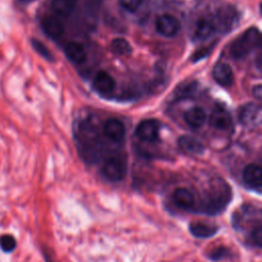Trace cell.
Instances as JSON below:
<instances>
[{
	"label": "cell",
	"mask_w": 262,
	"mask_h": 262,
	"mask_svg": "<svg viewBox=\"0 0 262 262\" xmlns=\"http://www.w3.org/2000/svg\"><path fill=\"white\" fill-rule=\"evenodd\" d=\"M232 188L222 177H214L209 180L200 196L196 195V209L194 214L210 217L222 214L231 203Z\"/></svg>",
	"instance_id": "cell-1"
},
{
	"label": "cell",
	"mask_w": 262,
	"mask_h": 262,
	"mask_svg": "<svg viewBox=\"0 0 262 262\" xmlns=\"http://www.w3.org/2000/svg\"><path fill=\"white\" fill-rule=\"evenodd\" d=\"M231 226L234 231L243 233L246 237L250 232L262 226V210L259 205L244 203L231 214Z\"/></svg>",
	"instance_id": "cell-2"
},
{
	"label": "cell",
	"mask_w": 262,
	"mask_h": 262,
	"mask_svg": "<svg viewBox=\"0 0 262 262\" xmlns=\"http://www.w3.org/2000/svg\"><path fill=\"white\" fill-rule=\"evenodd\" d=\"M260 44V32L257 28H250L235 39L230 46V55L234 59L247 56Z\"/></svg>",
	"instance_id": "cell-3"
},
{
	"label": "cell",
	"mask_w": 262,
	"mask_h": 262,
	"mask_svg": "<svg viewBox=\"0 0 262 262\" xmlns=\"http://www.w3.org/2000/svg\"><path fill=\"white\" fill-rule=\"evenodd\" d=\"M101 175L111 182L122 181L127 174V161L122 155L108 156L100 168Z\"/></svg>",
	"instance_id": "cell-4"
},
{
	"label": "cell",
	"mask_w": 262,
	"mask_h": 262,
	"mask_svg": "<svg viewBox=\"0 0 262 262\" xmlns=\"http://www.w3.org/2000/svg\"><path fill=\"white\" fill-rule=\"evenodd\" d=\"M171 201L174 207L186 213H195L196 194L188 187H177L171 194Z\"/></svg>",
	"instance_id": "cell-5"
},
{
	"label": "cell",
	"mask_w": 262,
	"mask_h": 262,
	"mask_svg": "<svg viewBox=\"0 0 262 262\" xmlns=\"http://www.w3.org/2000/svg\"><path fill=\"white\" fill-rule=\"evenodd\" d=\"M244 186L257 194L262 192V169L259 165L251 163L247 165L242 173Z\"/></svg>",
	"instance_id": "cell-6"
},
{
	"label": "cell",
	"mask_w": 262,
	"mask_h": 262,
	"mask_svg": "<svg viewBox=\"0 0 262 262\" xmlns=\"http://www.w3.org/2000/svg\"><path fill=\"white\" fill-rule=\"evenodd\" d=\"M237 23V12L232 6H225L216 13L215 20L212 23L215 30L226 33L231 31Z\"/></svg>",
	"instance_id": "cell-7"
},
{
	"label": "cell",
	"mask_w": 262,
	"mask_h": 262,
	"mask_svg": "<svg viewBox=\"0 0 262 262\" xmlns=\"http://www.w3.org/2000/svg\"><path fill=\"white\" fill-rule=\"evenodd\" d=\"M220 230V226L217 224L203 222L200 220H194L188 224V232L195 238H211L215 236Z\"/></svg>",
	"instance_id": "cell-8"
},
{
	"label": "cell",
	"mask_w": 262,
	"mask_h": 262,
	"mask_svg": "<svg viewBox=\"0 0 262 262\" xmlns=\"http://www.w3.org/2000/svg\"><path fill=\"white\" fill-rule=\"evenodd\" d=\"M156 30L165 37H173L180 30V21L174 15L163 14L156 20Z\"/></svg>",
	"instance_id": "cell-9"
},
{
	"label": "cell",
	"mask_w": 262,
	"mask_h": 262,
	"mask_svg": "<svg viewBox=\"0 0 262 262\" xmlns=\"http://www.w3.org/2000/svg\"><path fill=\"white\" fill-rule=\"evenodd\" d=\"M136 136L145 142H155L159 138L160 126L155 120H143L136 128Z\"/></svg>",
	"instance_id": "cell-10"
},
{
	"label": "cell",
	"mask_w": 262,
	"mask_h": 262,
	"mask_svg": "<svg viewBox=\"0 0 262 262\" xmlns=\"http://www.w3.org/2000/svg\"><path fill=\"white\" fill-rule=\"evenodd\" d=\"M239 122L245 127H255L261 122V108L258 104L247 103L241 107L238 114Z\"/></svg>",
	"instance_id": "cell-11"
},
{
	"label": "cell",
	"mask_w": 262,
	"mask_h": 262,
	"mask_svg": "<svg viewBox=\"0 0 262 262\" xmlns=\"http://www.w3.org/2000/svg\"><path fill=\"white\" fill-rule=\"evenodd\" d=\"M211 125L222 131H227L232 126V119L227 110L222 106H215L210 116Z\"/></svg>",
	"instance_id": "cell-12"
},
{
	"label": "cell",
	"mask_w": 262,
	"mask_h": 262,
	"mask_svg": "<svg viewBox=\"0 0 262 262\" xmlns=\"http://www.w3.org/2000/svg\"><path fill=\"white\" fill-rule=\"evenodd\" d=\"M41 28L43 32L51 39L59 38L64 31L62 21L53 15H45L41 19Z\"/></svg>",
	"instance_id": "cell-13"
},
{
	"label": "cell",
	"mask_w": 262,
	"mask_h": 262,
	"mask_svg": "<svg viewBox=\"0 0 262 262\" xmlns=\"http://www.w3.org/2000/svg\"><path fill=\"white\" fill-rule=\"evenodd\" d=\"M103 134L113 141H121L125 136V126L118 119H108L103 125Z\"/></svg>",
	"instance_id": "cell-14"
},
{
	"label": "cell",
	"mask_w": 262,
	"mask_h": 262,
	"mask_svg": "<svg viewBox=\"0 0 262 262\" xmlns=\"http://www.w3.org/2000/svg\"><path fill=\"white\" fill-rule=\"evenodd\" d=\"M213 78L221 86L227 87L233 83V73L231 68L224 62L218 63L213 69Z\"/></svg>",
	"instance_id": "cell-15"
},
{
	"label": "cell",
	"mask_w": 262,
	"mask_h": 262,
	"mask_svg": "<svg viewBox=\"0 0 262 262\" xmlns=\"http://www.w3.org/2000/svg\"><path fill=\"white\" fill-rule=\"evenodd\" d=\"M64 53L67 57L74 63L80 64L86 60L87 53L84 46L76 41H70L64 48Z\"/></svg>",
	"instance_id": "cell-16"
},
{
	"label": "cell",
	"mask_w": 262,
	"mask_h": 262,
	"mask_svg": "<svg viewBox=\"0 0 262 262\" xmlns=\"http://www.w3.org/2000/svg\"><path fill=\"white\" fill-rule=\"evenodd\" d=\"M93 87L95 88L96 91L102 94H107L114 90L115 81L110 74H107L106 72L100 71L95 75L93 79Z\"/></svg>",
	"instance_id": "cell-17"
},
{
	"label": "cell",
	"mask_w": 262,
	"mask_h": 262,
	"mask_svg": "<svg viewBox=\"0 0 262 262\" xmlns=\"http://www.w3.org/2000/svg\"><path fill=\"white\" fill-rule=\"evenodd\" d=\"M183 119L189 127L196 129L204 125L206 121V112L201 106H193L184 113Z\"/></svg>",
	"instance_id": "cell-18"
},
{
	"label": "cell",
	"mask_w": 262,
	"mask_h": 262,
	"mask_svg": "<svg viewBox=\"0 0 262 262\" xmlns=\"http://www.w3.org/2000/svg\"><path fill=\"white\" fill-rule=\"evenodd\" d=\"M178 145L183 151L189 155H194V156L202 155L205 150L204 145L199 140L188 135L181 136L178 139Z\"/></svg>",
	"instance_id": "cell-19"
},
{
	"label": "cell",
	"mask_w": 262,
	"mask_h": 262,
	"mask_svg": "<svg viewBox=\"0 0 262 262\" xmlns=\"http://www.w3.org/2000/svg\"><path fill=\"white\" fill-rule=\"evenodd\" d=\"M77 5V0H51L50 8L58 16H70Z\"/></svg>",
	"instance_id": "cell-20"
},
{
	"label": "cell",
	"mask_w": 262,
	"mask_h": 262,
	"mask_svg": "<svg viewBox=\"0 0 262 262\" xmlns=\"http://www.w3.org/2000/svg\"><path fill=\"white\" fill-rule=\"evenodd\" d=\"M231 256H232L231 250L224 245L217 246L206 253V258L212 262H219V261L231 258Z\"/></svg>",
	"instance_id": "cell-21"
},
{
	"label": "cell",
	"mask_w": 262,
	"mask_h": 262,
	"mask_svg": "<svg viewBox=\"0 0 262 262\" xmlns=\"http://www.w3.org/2000/svg\"><path fill=\"white\" fill-rule=\"evenodd\" d=\"M215 29L213 24L207 19H200L196 24L195 31H194V38L200 41H204L208 39L213 33Z\"/></svg>",
	"instance_id": "cell-22"
},
{
	"label": "cell",
	"mask_w": 262,
	"mask_h": 262,
	"mask_svg": "<svg viewBox=\"0 0 262 262\" xmlns=\"http://www.w3.org/2000/svg\"><path fill=\"white\" fill-rule=\"evenodd\" d=\"M111 49L115 54L118 55H128L132 51L130 43L124 38L114 39L111 43Z\"/></svg>",
	"instance_id": "cell-23"
},
{
	"label": "cell",
	"mask_w": 262,
	"mask_h": 262,
	"mask_svg": "<svg viewBox=\"0 0 262 262\" xmlns=\"http://www.w3.org/2000/svg\"><path fill=\"white\" fill-rule=\"evenodd\" d=\"M195 92H196V83L191 81V82H186L184 84L179 85L175 90V96L177 99H184V98L193 96Z\"/></svg>",
	"instance_id": "cell-24"
},
{
	"label": "cell",
	"mask_w": 262,
	"mask_h": 262,
	"mask_svg": "<svg viewBox=\"0 0 262 262\" xmlns=\"http://www.w3.org/2000/svg\"><path fill=\"white\" fill-rule=\"evenodd\" d=\"M31 45H32L33 49H34L39 55H41L44 59H46V60H48V61H53V60H54V57H53L52 53L50 52V50H49L41 41H39L38 39L32 38V39H31Z\"/></svg>",
	"instance_id": "cell-25"
},
{
	"label": "cell",
	"mask_w": 262,
	"mask_h": 262,
	"mask_svg": "<svg viewBox=\"0 0 262 262\" xmlns=\"http://www.w3.org/2000/svg\"><path fill=\"white\" fill-rule=\"evenodd\" d=\"M0 248L5 253H11L16 248V241L11 234H2L0 236Z\"/></svg>",
	"instance_id": "cell-26"
},
{
	"label": "cell",
	"mask_w": 262,
	"mask_h": 262,
	"mask_svg": "<svg viewBox=\"0 0 262 262\" xmlns=\"http://www.w3.org/2000/svg\"><path fill=\"white\" fill-rule=\"evenodd\" d=\"M142 0H119L120 5L129 12L136 11L141 5Z\"/></svg>",
	"instance_id": "cell-27"
},
{
	"label": "cell",
	"mask_w": 262,
	"mask_h": 262,
	"mask_svg": "<svg viewBox=\"0 0 262 262\" xmlns=\"http://www.w3.org/2000/svg\"><path fill=\"white\" fill-rule=\"evenodd\" d=\"M211 49H212V48H211V47H209V48H203V49H201V50L196 51V52L193 54V56L191 57V59H192L193 61H196V60H199V59H201V58L205 57L206 55H208V54L210 53Z\"/></svg>",
	"instance_id": "cell-28"
},
{
	"label": "cell",
	"mask_w": 262,
	"mask_h": 262,
	"mask_svg": "<svg viewBox=\"0 0 262 262\" xmlns=\"http://www.w3.org/2000/svg\"><path fill=\"white\" fill-rule=\"evenodd\" d=\"M252 93L258 100H260L262 97V86L260 84L254 86V88L252 89Z\"/></svg>",
	"instance_id": "cell-29"
},
{
	"label": "cell",
	"mask_w": 262,
	"mask_h": 262,
	"mask_svg": "<svg viewBox=\"0 0 262 262\" xmlns=\"http://www.w3.org/2000/svg\"><path fill=\"white\" fill-rule=\"evenodd\" d=\"M44 258H45V261H46V262H55V261L51 258V256H50L48 253H45V252H44Z\"/></svg>",
	"instance_id": "cell-30"
},
{
	"label": "cell",
	"mask_w": 262,
	"mask_h": 262,
	"mask_svg": "<svg viewBox=\"0 0 262 262\" xmlns=\"http://www.w3.org/2000/svg\"><path fill=\"white\" fill-rule=\"evenodd\" d=\"M35 0H17V2L19 3V4H21V5H28V4H30V3H32V2H34Z\"/></svg>",
	"instance_id": "cell-31"
}]
</instances>
